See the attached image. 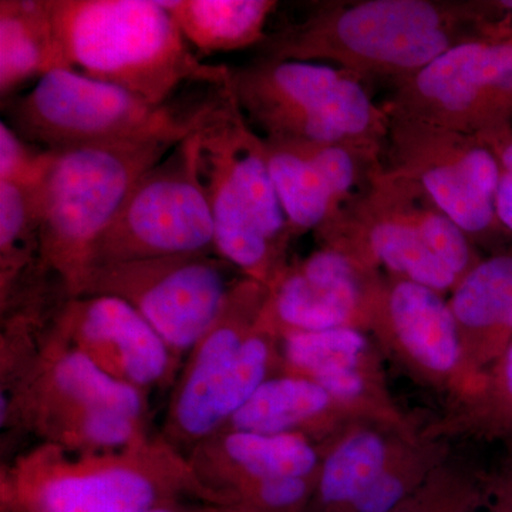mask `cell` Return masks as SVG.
Listing matches in <instances>:
<instances>
[{
    "label": "cell",
    "instance_id": "26",
    "mask_svg": "<svg viewBox=\"0 0 512 512\" xmlns=\"http://www.w3.org/2000/svg\"><path fill=\"white\" fill-rule=\"evenodd\" d=\"M191 49L202 55L261 45L274 0H171L164 2Z\"/></svg>",
    "mask_w": 512,
    "mask_h": 512
},
{
    "label": "cell",
    "instance_id": "3",
    "mask_svg": "<svg viewBox=\"0 0 512 512\" xmlns=\"http://www.w3.org/2000/svg\"><path fill=\"white\" fill-rule=\"evenodd\" d=\"M64 64L154 106L184 84L225 86L232 70L200 62L164 2L49 0Z\"/></svg>",
    "mask_w": 512,
    "mask_h": 512
},
{
    "label": "cell",
    "instance_id": "19",
    "mask_svg": "<svg viewBox=\"0 0 512 512\" xmlns=\"http://www.w3.org/2000/svg\"><path fill=\"white\" fill-rule=\"evenodd\" d=\"M187 457L202 483L228 504V494L241 485L318 477L320 468L318 444L295 434L222 429L192 448Z\"/></svg>",
    "mask_w": 512,
    "mask_h": 512
},
{
    "label": "cell",
    "instance_id": "20",
    "mask_svg": "<svg viewBox=\"0 0 512 512\" xmlns=\"http://www.w3.org/2000/svg\"><path fill=\"white\" fill-rule=\"evenodd\" d=\"M419 434L369 420L348 424L319 446L318 481L308 512L348 511Z\"/></svg>",
    "mask_w": 512,
    "mask_h": 512
},
{
    "label": "cell",
    "instance_id": "27",
    "mask_svg": "<svg viewBox=\"0 0 512 512\" xmlns=\"http://www.w3.org/2000/svg\"><path fill=\"white\" fill-rule=\"evenodd\" d=\"M264 138L272 183L281 201L289 231H319L342 211L325 175L301 141Z\"/></svg>",
    "mask_w": 512,
    "mask_h": 512
},
{
    "label": "cell",
    "instance_id": "10",
    "mask_svg": "<svg viewBox=\"0 0 512 512\" xmlns=\"http://www.w3.org/2000/svg\"><path fill=\"white\" fill-rule=\"evenodd\" d=\"M242 278L215 252L164 256L97 266L79 296L106 295L127 302L184 362Z\"/></svg>",
    "mask_w": 512,
    "mask_h": 512
},
{
    "label": "cell",
    "instance_id": "15",
    "mask_svg": "<svg viewBox=\"0 0 512 512\" xmlns=\"http://www.w3.org/2000/svg\"><path fill=\"white\" fill-rule=\"evenodd\" d=\"M60 338L114 379L150 396L173 387L183 360L127 302L106 295L69 299L55 320Z\"/></svg>",
    "mask_w": 512,
    "mask_h": 512
},
{
    "label": "cell",
    "instance_id": "2",
    "mask_svg": "<svg viewBox=\"0 0 512 512\" xmlns=\"http://www.w3.org/2000/svg\"><path fill=\"white\" fill-rule=\"evenodd\" d=\"M184 500L228 504L161 433L97 454L39 443L0 474V512H147Z\"/></svg>",
    "mask_w": 512,
    "mask_h": 512
},
{
    "label": "cell",
    "instance_id": "5",
    "mask_svg": "<svg viewBox=\"0 0 512 512\" xmlns=\"http://www.w3.org/2000/svg\"><path fill=\"white\" fill-rule=\"evenodd\" d=\"M0 400L2 429L70 453L123 450L151 434L148 394L101 370L57 335L55 323L35 363Z\"/></svg>",
    "mask_w": 512,
    "mask_h": 512
},
{
    "label": "cell",
    "instance_id": "30",
    "mask_svg": "<svg viewBox=\"0 0 512 512\" xmlns=\"http://www.w3.org/2000/svg\"><path fill=\"white\" fill-rule=\"evenodd\" d=\"M493 470L451 450L419 490L393 512H477L487 498Z\"/></svg>",
    "mask_w": 512,
    "mask_h": 512
},
{
    "label": "cell",
    "instance_id": "35",
    "mask_svg": "<svg viewBox=\"0 0 512 512\" xmlns=\"http://www.w3.org/2000/svg\"><path fill=\"white\" fill-rule=\"evenodd\" d=\"M497 3L500 9L503 10L505 19L512 23V0H500Z\"/></svg>",
    "mask_w": 512,
    "mask_h": 512
},
{
    "label": "cell",
    "instance_id": "33",
    "mask_svg": "<svg viewBox=\"0 0 512 512\" xmlns=\"http://www.w3.org/2000/svg\"><path fill=\"white\" fill-rule=\"evenodd\" d=\"M477 512H512V458L493 470L487 498Z\"/></svg>",
    "mask_w": 512,
    "mask_h": 512
},
{
    "label": "cell",
    "instance_id": "8",
    "mask_svg": "<svg viewBox=\"0 0 512 512\" xmlns=\"http://www.w3.org/2000/svg\"><path fill=\"white\" fill-rule=\"evenodd\" d=\"M220 89L184 113L170 103L154 106L123 87L73 70L56 69L25 94L2 100L3 121L30 146L62 153L97 144L154 137L187 138L200 128Z\"/></svg>",
    "mask_w": 512,
    "mask_h": 512
},
{
    "label": "cell",
    "instance_id": "12",
    "mask_svg": "<svg viewBox=\"0 0 512 512\" xmlns=\"http://www.w3.org/2000/svg\"><path fill=\"white\" fill-rule=\"evenodd\" d=\"M383 107L389 116L471 136L512 126V36L451 47L397 84Z\"/></svg>",
    "mask_w": 512,
    "mask_h": 512
},
{
    "label": "cell",
    "instance_id": "13",
    "mask_svg": "<svg viewBox=\"0 0 512 512\" xmlns=\"http://www.w3.org/2000/svg\"><path fill=\"white\" fill-rule=\"evenodd\" d=\"M365 332L384 359L417 386L451 400L471 383L450 305L429 286L373 274L366 288Z\"/></svg>",
    "mask_w": 512,
    "mask_h": 512
},
{
    "label": "cell",
    "instance_id": "17",
    "mask_svg": "<svg viewBox=\"0 0 512 512\" xmlns=\"http://www.w3.org/2000/svg\"><path fill=\"white\" fill-rule=\"evenodd\" d=\"M373 274L342 252L320 247L282 272L269 288L259 319L281 339L339 328L365 332L366 288Z\"/></svg>",
    "mask_w": 512,
    "mask_h": 512
},
{
    "label": "cell",
    "instance_id": "34",
    "mask_svg": "<svg viewBox=\"0 0 512 512\" xmlns=\"http://www.w3.org/2000/svg\"><path fill=\"white\" fill-rule=\"evenodd\" d=\"M147 512H242L235 505L211 503L202 500L175 501V503L161 505Z\"/></svg>",
    "mask_w": 512,
    "mask_h": 512
},
{
    "label": "cell",
    "instance_id": "28",
    "mask_svg": "<svg viewBox=\"0 0 512 512\" xmlns=\"http://www.w3.org/2000/svg\"><path fill=\"white\" fill-rule=\"evenodd\" d=\"M40 181H0V293L40 264Z\"/></svg>",
    "mask_w": 512,
    "mask_h": 512
},
{
    "label": "cell",
    "instance_id": "31",
    "mask_svg": "<svg viewBox=\"0 0 512 512\" xmlns=\"http://www.w3.org/2000/svg\"><path fill=\"white\" fill-rule=\"evenodd\" d=\"M49 161L50 153L30 146L0 121V181L36 183L45 175Z\"/></svg>",
    "mask_w": 512,
    "mask_h": 512
},
{
    "label": "cell",
    "instance_id": "4",
    "mask_svg": "<svg viewBox=\"0 0 512 512\" xmlns=\"http://www.w3.org/2000/svg\"><path fill=\"white\" fill-rule=\"evenodd\" d=\"M195 136L215 254L269 289L288 268L292 234L266 163L264 138L245 119L231 82Z\"/></svg>",
    "mask_w": 512,
    "mask_h": 512
},
{
    "label": "cell",
    "instance_id": "29",
    "mask_svg": "<svg viewBox=\"0 0 512 512\" xmlns=\"http://www.w3.org/2000/svg\"><path fill=\"white\" fill-rule=\"evenodd\" d=\"M451 450V441L421 431L346 512H393L419 490Z\"/></svg>",
    "mask_w": 512,
    "mask_h": 512
},
{
    "label": "cell",
    "instance_id": "6",
    "mask_svg": "<svg viewBox=\"0 0 512 512\" xmlns=\"http://www.w3.org/2000/svg\"><path fill=\"white\" fill-rule=\"evenodd\" d=\"M185 138L154 137L50 153L40 181L39 258L77 298L94 247L150 168Z\"/></svg>",
    "mask_w": 512,
    "mask_h": 512
},
{
    "label": "cell",
    "instance_id": "7",
    "mask_svg": "<svg viewBox=\"0 0 512 512\" xmlns=\"http://www.w3.org/2000/svg\"><path fill=\"white\" fill-rule=\"evenodd\" d=\"M245 119L261 136L333 144L382 156L390 116L357 74L328 63L259 57L232 70Z\"/></svg>",
    "mask_w": 512,
    "mask_h": 512
},
{
    "label": "cell",
    "instance_id": "22",
    "mask_svg": "<svg viewBox=\"0 0 512 512\" xmlns=\"http://www.w3.org/2000/svg\"><path fill=\"white\" fill-rule=\"evenodd\" d=\"M356 417L308 377L279 373L232 416L224 429L295 434L322 446Z\"/></svg>",
    "mask_w": 512,
    "mask_h": 512
},
{
    "label": "cell",
    "instance_id": "1",
    "mask_svg": "<svg viewBox=\"0 0 512 512\" xmlns=\"http://www.w3.org/2000/svg\"><path fill=\"white\" fill-rule=\"evenodd\" d=\"M507 35L497 2L362 0L323 6L266 36L259 50L261 57L333 64L397 86L451 47Z\"/></svg>",
    "mask_w": 512,
    "mask_h": 512
},
{
    "label": "cell",
    "instance_id": "32",
    "mask_svg": "<svg viewBox=\"0 0 512 512\" xmlns=\"http://www.w3.org/2000/svg\"><path fill=\"white\" fill-rule=\"evenodd\" d=\"M477 136L483 138L497 158L500 181L495 195V212L501 227L512 235V126L495 128Z\"/></svg>",
    "mask_w": 512,
    "mask_h": 512
},
{
    "label": "cell",
    "instance_id": "11",
    "mask_svg": "<svg viewBox=\"0 0 512 512\" xmlns=\"http://www.w3.org/2000/svg\"><path fill=\"white\" fill-rule=\"evenodd\" d=\"M384 153L474 242L508 235L495 212L500 168L480 136L390 116Z\"/></svg>",
    "mask_w": 512,
    "mask_h": 512
},
{
    "label": "cell",
    "instance_id": "24",
    "mask_svg": "<svg viewBox=\"0 0 512 512\" xmlns=\"http://www.w3.org/2000/svg\"><path fill=\"white\" fill-rule=\"evenodd\" d=\"M424 431L447 441L497 444L512 458V342Z\"/></svg>",
    "mask_w": 512,
    "mask_h": 512
},
{
    "label": "cell",
    "instance_id": "14",
    "mask_svg": "<svg viewBox=\"0 0 512 512\" xmlns=\"http://www.w3.org/2000/svg\"><path fill=\"white\" fill-rule=\"evenodd\" d=\"M268 292L259 282L239 279L217 320L185 357L161 430V436L183 453L227 426L229 390L239 355Z\"/></svg>",
    "mask_w": 512,
    "mask_h": 512
},
{
    "label": "cell",
    "instance_id": "23",
    "mask_svg": "<svg viewBox=\"0 0 512 512\" xmlns=\"http://www.w3.org/2000/svg\"><path fill=\"white\" fill-rule=\"evenodd\" d=\"M367 190L419 235L457 281L480 264L476 242L410 178L382 164L373 171Z\"/></svg>",
    "mask_w": 512,
    "mask_h": 512
},
{
    "label": "cell",
    "instance_id": "21",
    "mask_svg": "<svg viewBox=\"0 0 512 512\" xmlns=\"http://www.w3.org/2000/svg\"><path fill=\"white\" fill-rule=\"evenodd\" d=\"M451 292L448 305L473 382L512 342V248L481 259Z\"/></svg>",
    "mask_w": 512,
    "mask_h": 512
},
{
    "label": "cell",
    "instance_id": "18",
    "mask_svg": "<svg viewBox=\"0 0 512 512\" xmlns=\"http://www.w3.org/2000/svg\"><path fill=\"white\" fill-rule=\"evenodd\" d=\"M322 247L336 249L360 268L407 279L434 291H453L456 276L431 254L419 235L369 190L349 201L316 231Z\"/></svg>",
    "mask_w": 512,
    "mask_h": 512
},
{
    "label": "cell",
    "instance_id": "9",
    "mask_svg": "<svg viewBox=\"0 0 512 512\" xmlns=\"http://www.w3.org/2000/svg\"><path fill=\"white\" fill-rule=\"evenodd\" d=\"M214 239L194 133L138 181L94 247L90 272L117 262L210 254Z\"/></svg>",
    "mask_w": 512,
    "mask_h": 512
},
{
    "label": "cell",
    "instance_id": "16",
    "mask_svg": "<svg viewBox=\"0 0 512 512\" xmlns=\"http://www.w3.org/2000/svg\"><path fill=\"white\" fill-rule=\"evenodd\" d=\"M383 362L376 343L360 329L289 333L282 338V372L320 384L357 420L414 429L390 392Z\"/></svg>",
    "mask_w": 512,
    "mask_h": 512
},
{
    "label": "cell",
    "instance_id": "25",
    "mask_svg": "<svg viewBox=\"0 0 512 512\" xmlns=\"http://www.w3.org/2000/svg\"><path fill=\"white\" fill-rule=\"evenodd\" d=\"M56 69H66L49 0L0 2V96Z\"/></svg>",
    "mask_w": 512,
    "mask_h": 512
}]
</instances>
